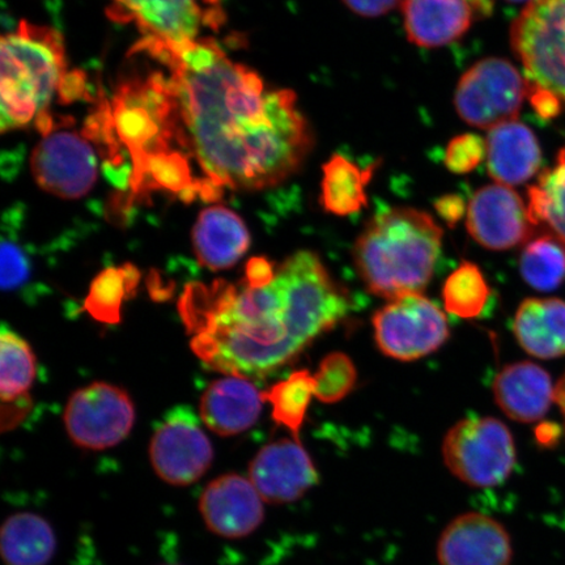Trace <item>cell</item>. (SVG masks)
<instances>
[{"instance_id": "cell-1", "label": "cell", "mask_w": 565, "mask_h": 565, "mask_svg": "<svg viewBox=\"0 0 565 565\" xmlns=\"http://www.w3.org/2000/svg\"><path fill=\"white\" fill-rule=\"evenodd\" d=\"M134 49L150 65L127 75L105 105L110 145L131 160L134 192L212 201L224 189L274 188L312 151L294 92L268 88L214 40L173 47L145 38Z\"/></svg>"}, {"instance_id": "cell-2", "label": "cell", "mask_w": 565, "mask_h": 565, "mask_svg": "<svg viewBox=\"0 0 565 565\" xmlns=\"http://www.w3.org/2000/svg\"><path fill=\"white\" fill-rule=\"evenodd\" d=\"M349 296L320 257L301 250L288 257L264 288L225 280L192 282L179 310L193 335L192 350L210 370L245 379L286 365L350 310Z\"/></svg>"}, {"instance_id": "cell-3", "label": "cell", "mask_w": 565, "mask_h": 565, "mask_svg": "<svg viewBox=\"0 0 565 565\" xmlns=\"http://www.w3.org/2000/svg\"><path fill=\"white\" fill-rule=\"evenodd\" d=\"M443 230L427 212L397 207L373 216L353 246V263L366 289L395 300L422 294L434 277Z\"/></svg>"}, {"instance_id": "cell-4", "label": "cell", "mask_w": 565, "mask_h": 565, "mask_svg": "<svg viewBox=\"0 0 565 565\" xmlns=\"http://www.w3.org/2000/svg\"><path fill=\"white\" fill-rule=\"evenodd\" d=\"M2 131L34 124L42 137L54 129L49 106L67 75L65 47L52 28L21 21L15 32L2 39Z\"/></svg>"}, {"instance_id": "cell-5", "label": "cell", "mask_w": 565, "mask_h": 565, "mask_svg": "<svg viewBox=\"0 0 565 565\" xmlns=\"http://www.w3.org/2000/svg\"><path fill=\"white\" fill-rule=\"evenodd\" d=\"M512 47L529 87L565 104V0H532L514 20Z\"/></svg>"}, {"instance_id": "cell-6", "label": "cell", "mask_w": 565, "mask_h": 565, "mask_svg": "<svg viewBox=\"0 0 565 565\" xmlns=\"http://www.w3.org/2000/svg\"><path fill=\"white\" fill-rule=\"evenodd\" d=\"M447 468L461 482L477 489L504 483L515 465L511 430L493 418L465 419L449 429L443 443Z\"/></svg>"}, {"instance_id": "cell-7", "label": "cell", "mask_w": 565, "mask_h": 565, "mask_svg": "<svg viewBox=\"0 0 565 565\" xmlns=\"http://www.w3.org/2000/svg\"><path fill=\"white\" fill-rule=\"evenodd\" d=\"M527 90L526 77L511 62L486 58L459 81L455 106L465 122L490 131L518 119Z\"/></svg>"}, {"instance_id": "cell-8", "label": "cell", "mask_w": 565, "mask_h": 565, "mask_svg": "<svg viewBox=\"0 0 565 565\" xmlns=\"http://www.w3.org/2000/svg\"><path fill=\"white\" fill-rule=\"evenodd\" d=\"M372 324L380 351L399 362L428 356L450 335L443 310L422 294L391 300L373 316Z\"/></svg>"}, {"instance_id": "cell-9", "label": "cell", "mask_w": 565, "mask_h": 565, "mask_svg": "<svg viewBox=\"0 0 565 565\" xmlns=\"http://www.w3.org/2000/svg\"><path fill=\"white\" fill-rule=\"evenodd\" d=\"M63 422L77 447L105 450L129 436L136 422V407L121 387L94 383L71 395Z\"/></svg>"}, {"instance_id": "cell-10", "label": "cell", "mask_w": 565, "mask_h": 565, "mask_svg": "<svg viewBox=\"0 0 565 565\" xmlns=\"http://www.w3.org/2000/svg\"><path fill=\"white\" fill-rule=\"evenodd\" d=\"M151 465L161 480L179 487L201 479L214 459V449L200 424L188 407L169 412L150 444Z\"/></svg>"}, {"instance_id": "cell-11", "label": "cell", "mask_w": 565, "mask_h": 565, "mask_svg": "<svg viewBox=\"0 0 565 565\" xmlns=\"http://www.w3.org/2000/svg\"><path fill=\"white\" fill-rule=\"evenodd\" d=\"M32 173L41 189L62 200H79L97 180V158L84 132L54 129L32 152Z\"/></svg>"}, {"instance_id": "cell-12", "label": "cell", "mask_w": 565, "mask_h": 565, "mask_svg": "<svg viewBox=\"0 0 565 565\" xmlns=\"http://www.w3.org/2000/svg\"><path fill=\"white\" fill-rule=\"evenodd\" d=\"M534 227L527 204L514 190L501 183L479 189L466 215L469 235L493 252L510 250L525 243Z\"/></svg>"}, {"instance_id": "cell-13", "label": "cell", "mask_w": 565, "mask_h": 565, "mask_svg": "<svg viewBox=\"0 0 565 565\" xmlns=\"http://www.w3.org/2000/svg\"><path fill=\"white\" fill-rule=\"evenodd\" d=\"M249 479L268 504H289L320 482V476L301 443L281 439L267 444L249 466Z\"/></svg>"}, {"instance_id": "cell-14", "label": "cell", "mask_w": 565, "mask_h": 565, "mask_svg": "<svg viewBox=\"0 0 565 565\" xmlns=\"http://www.w3.org/2000/svg\"><path fill=\"white\" fill-rule=\"evenodd\" d=\"M512 559L510 533L483 513L458 515L443 530L437 542L440 565H511Z\"/></svg>"}, {"instance_id": "cell-15", "label": "cell", "mask_w": 565, "mask_h": 565, "mask_svg": "<svg viewBox=\"0 0 565 565\" xmlns=\"http://www.w3.org/2000/svg\"><path fill=\"white\" fill-rule=\"evenodd\" d=\"M200 511L210 532L228 540L250 535L265 520L264 499L250 479L238 475L212 480L201 494Z\"/></svg>"}, {"instance_id": "cell-16", "label": "cell", "mask_w": 565, "mask_h": 565, "mask_svg": "<svg viewBox=\"0 0 565 565\" xmlns=\"http://www.w3.org/2000/svg\"><path fill=\"white\" fill-rule=\"evenodd\" d=\"M116 18L136 21L139 30L169 46L198 40L203 15L198 0H113Z\"/></svg>"}, {"instance_id": "cell-17", "label": "cell", "mask_w": 565, "mask_h": 565, "mask_svg": "<svg viewBox=\"0 0 565 565\" xmlns=\"http://www.w3.org/2000/svg\"><path fill=\"white\" fill-rule=\"evenodd\" d=\"M263 405V393L249 379L227 376L214 381L203 393L201 419L218 436H235L256 424Z\"/></svg>"}, {"instance_id": "cell-18", "label": "cell", "mask_w": 565, "mask_h": 565, "mask_svg": "<svg viewBox=\"0 0 565 565\" xmlns=\"http://www.w3.org/2000/svg\"><path fill=\"white\" fill-rule=\"evenodd\" d=\"M487 143V167L497 183L521 185L532 180L542 166L539 139L518 119L493 127Z\"/></svg>"}, {"instance_id": "cell-19", "label": "cell", "mask_w": 565, "mask_h": 565, "mask_svg": "<svg viewBox=\"0 0 565 565\" xmlns=\"http://www.w3.org/2000/svg\"><path fill=\"white\" fill-rule=\"evenodd\" d=\"M194 253L212 271L227 270L249 250L250 235L235 211L224 206L204 209L193 228Z\"/></svg>"}, {"instance_id": "cell-20", "label": "cell", "mask_w": 565, "mask_h": 565, "mask_svg": "<svg viewBox=\"0 0 565 565\" xmlns=\"http://www.w3.org/2000/svg\"><path fill=\"white\" fill-rule=\"evenodd\" d=\"M493 397L511 419L533 423L548 413L555 388L550 374L540 365L521 362L499 372L493 381Z\"/></svg>"}, {"instance_id": "cell-21", "label": "cell", "mask_w": 565, "mask_h": 565, "mask_svg": "<svg viewBox=\"0 0 565 565\" xmlns=\"http://www.w3.org/2000/svg\"><path fill=\"white\" fill-rule=\"evenodd\" d=\"M402 12L408 40L422 47L454 44L476 15L468 0H404Z\"/></svg>"}, {"instance_id": "cell-22", "label": "cell", "mask_w": 565, "mask_h": 565, "mask_svg": "<svg viewBox=\"0 0 565 565\" xmlns=\"http://www.w3.org/2000/svg\"><path fill=\"white\" fill-rule=\"evenodd\" d=\"M513 333L532 356L548 360L565 355V302L526 299L514 316Z\"/></svg>"}, {"instance_id": "cell-23", "label": "cell", "mask_w": 565, "mask_h": 565, "mask_svg": "<svg viewBox=\"0 0 565 565\" xmlns=\"http://www.w3.org/2000/svg\"><path fill=\"white\" fill-rule=\"evenodd\" d=\"M0 550L7 565H47L56 551L51 524L35 513H17L4 521Z\"/></svg>"}, {"instance_id": "cell-24", "label": "cell", "mask_w": 565, "mask_h": 565, "mask_svg": "<svg viewBox=\"0 0 565 565\" xmlns=\"http://www.w3.org/2000/svg\"><path fill=\"white\" fill-rule=\"evenodd\" d=\"M373 169H362L348 158L334 154L322 168V207L338 216L362 211L369 203L366 186L372 180Z\"/></svg>"}, {"instance_id": "cell-25", "label": "cell", "mask_w": 565, "mask_h": 565, "mask_svg": "<svg viewBox=\"0 0 565 565\" xmlns=\"http://www.w3.org/2000/svg\"><path fill=\"white\" fill-rule=\"evenodd\" d=\"M138 281L139 271L131 264L106 268L92 281L84 309L98 322L119 323L122 302L136 294Z\"/></svg>"}, {"instance_id": "cell-26", "label": "cell", "mask_w": 565, "mask_h": 565, "mask_svg": "<svg viewBox=\"0 0 565 565\" xmlns=\"http://www.w3.org/2000/svg\"><path fill=\"white\" fill-rule=\"evenodd\" d=\"M315 393V374L302 370L273 385L263 393V398L273 406L274 422L278 426L286 427L294 439L300 443V429Z\"/></svg>"}, {"instance_id": "cell-27", "label": "cell", "mask_w": 565, "mask_h": 565, "mask_svg": "<svg viewBox=\"0 0 565 565\" xmlns=\"http://www.w3.org/2000/svg\"><path fill=\"white\" fill-rule=\"evenodd\" d=\"M527 207L534 225L545 224L551 235L565 243V147L555 167L530 188Z\"/></svg>"}, {"instance_id": "cell-28", "label": "cell", "mask_w": 565, "mask_h": 565, "mask_svg": "<svg viewBox=\"0 0 565 565\" xmlns=\"http://www.w3.org/2000/svg\"><path fill=\"white\" fill-rule=\"evenodd\" d=\"M520 270L536 291H554L565 280V243L551 233L532 239L522 253Z\"/></svg>"}, {"instance_id": "cell-29", "label": "cell", "mask_w": 565, "mask_h": 565, "mask_svg": "<svg viewBox=\"0 0 565 565\" xmlns=\"http://www.w3.org/2000/svg\"><path fill=\"white\" fill-rule=\"evenodd\" d=\"M0 395L3 402L23 397L35 379V359L23 338L3 327L0 334Z\"/></svg>"}, {"instance_id": "cell-30", "label": "cell", "mask_w": 565, "mask_h": 565, "mask_svg": "<svg viewBox=\"0 0 565 565\" xmlns=\"http://www.w3.org/2000/svg\"><path fill=\"white\" fill-rule=\"evenodd\" d=\"M491 289L476 264L463 263L445 281L443 299L445 309L457 317L476 318L489 302Z\"/></svg>"}, {"instance_id": "cell-31", "label": "cell", "mask_w": 565, "mask_h": 565, "mask_svg": "<svg viewBox=\"0 0 565 565\" xmlns=\"http://www.w3.org/2000/svg\"><path fill=\"white\" fill-rule=\"evenodd\" d=\"M315 379V397L323 404H337L355 387L358 373L355 364L345 353L333 352L322 360Z\"/></svg>"}, {"instance_id": "cell-32", "label": "cell", "mask_w": 565, "mask_h": 565, "mask_svg": "<svg viewBox=\"0 0 565 565\" xmlns=\"http://www.w3.org/2000/svg\"><path fill=\"white\" fill-rule=\"evenodd\" d=\"M487 158V143L476 134H463L450 140L445 151V166L449 171L461 174L475 171Z\"/></svg>"}, {"instance_id": "cell-33", "label": "cell", "mask_w": 565, "mask_h": 565, "mask_svg": "<svg viewBox=\"0 0 565 565\" xmlns=\"http://www.w3.org/2000/svg\"><path fill=\"white\" fill-rule=\"evenodd\" d=\"M30 278V263L23 250L13 239L2 244V287L4 291H15Z\"/></svg>"}, {"instance_id": "cell-34", "label": "cell", "mask_w": 565, "mask_h": 565, "mask_svg": "<svg viewBox=\"0 0 565 565\" xmlns=\"http://www.w3.org/2000/svg\"><path fill=\"white\" fill-rule=\"evenodd\" d=\"M277 277V270L274 265L265 257H254L247 263L245 268V285L250 288H264L271 285Z\"/></svg>"}, {"instance_id": "cell-35", "label": "cell", "mask_w": 565, "mask_h": 565, "mask_svg": "<svg viewBox=\"0 0 565 565\" xmlns=\"http://www.w3.org/2000/svg\"><path fill=\"white\" fill-rule=\"evenodd\" d=\"M343 2L360 17L377 18L394 10L401 0H343Z\"/></svg>"}, {"instance_id": "cell-36", "label": "cell", "mask_w": 565, "mask_h": 565, "mask_svg": "<svg viewBox=\"0 0 565 565\" xmlns=\"http://www.w3.org/2000/svg\"><path fill=\"white\" fill-rule=\"evenodd\" d=\"M527 97L530 104L533 105V108L542 118H554L559 115L562 110L563 104L546 90L529 87Z\"/></svg>"}, {"instance_id": "cell-37", "label": "cell", "mask_w": 565, "mask_h": 565, "mask_svg": "<svg viewBox=\"0 0 565 565\" xmlns=\"http://www.w3.org/2000/svg\"><path fill=\"white\" fill-rule=\"evenodd\" d=\"M32 407V399L30 395L25 394L23 397L13 399L11 402H3L2 408V429L6 430L15 428L19 423L24 419V416Z\"/></svg>"}, {"instance_id": "cell-38", "label": "cell", "mask_w": 565, "mask_h": 565, "mask_svg": "<svg viewBox=\"0 0 565 565\" xmlns=\"http://www.w3.org/2000/svg\"><path fill=\"white\" fill-rule=\"evenodd\" d=\"M436 209L439 211V214L444 221L447 222L448 225H451V227H454V225L463 215V203L461 198L457 195H448L441 198V200L436 203Z\"/></svg>"}, {"instance_id": "cell-39", "label": "cell", "mask_w": 565, "mask_h": 565, "mask_svg": "<svg viewBox=\"0 0 565 565\" xmlns=\"http://www.w3.org/2000/svg\"><path fill=\"white\" fill-rule=\"evenodd\" d=\"M478 17H489L492 9V0H468Z\"/></svg>"}, {"instance_id": "cell-40", "label": "cell", "mask_w": 565, "mask_h": 565, "mask_svg": "<svg viewBox=\"0 0 565 565\" xmlns=\"http://www.w3.org/2000/svg\"><path fill=\"white\" fill-rule=\"evenodd\" d=\"M555 402L561 408L565 427V374L564 377L559 381V384H557L555 387Z\"/></svg>"}, {"instance_id": "cell-41", "label": "cell", "mask_w": 565, "mask_h": 565, "mask_svg": "<svg viewBox=\"0 0 565 565\" xmlns=\"http://www.w3.org/2000/svg\"><path fill=\"white\" fill-rule=\"evenodd\" d=\"M508 2H512V3H521V2H532V0H508Z\"/></svg>"}, {"instance_id": "cell-42", "label": "cell", "mask_w": 565, "mask_h": 565, "mask_svg": "<svg viewBox=\"0 0 565 565\" xmlns=\"http://www.w3.org/2000/svg\"><path fill=\"white\" fill-rule=\"evenodd\" d=\"M204 2H216V0H204Z\"/></svg>"}]
</instances>
